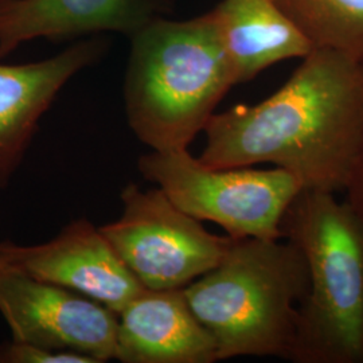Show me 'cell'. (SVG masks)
<instances>
[{
    "label": "cell",
    "mask_w": 363,
    "mask_h": 363,
    "mask_svg": "<svg viewBox=\"0 0 363 363\" xmlns=\"http://www.w3.org/2000/svg\"><path fill=\"white\" fill-rule=\"evenodd\" d=\"M0 261L31 277L64 286L121 311L144 286L117 256L100 228L85 218L70 222L48 242H0Z\"/></svg>",
    "instance_id": "cell-8"
},
{
    "label": "cell",
    "mask_w": 363,
    "mask_h": 363,
    "mask_svg": "<svg viewBox=\"0 0 363 363\" xmlns=\"http://www.w3.org/2000/svg\"><path fill=\"white\" fill-rule=\"evenodd\" d=\"M343 193L346 194L345 203L363 223V135Z\"/></svg>",
    "instance_id": "cell-15"
},
{
    "label": "cell",
    "mask_w": 363,
    "mask_h": 363,
    "mask_svg": "<svg viewBox=\"0 0 363 363\" xmlns=\"http://www.w3.org/2000/svg\"><path fill=\"white\" fill-rule=\"evenodd\" d=\"M0 363H96L89 357L67 352L54 351L19 342L11 339L10 342L0 343Z\"/></svg>",
    "instance_id": "cell-14"
},
{
    "label": "cell",
    "mask_w": 363,
    "mask_h": 363,
    "mask_svg": "<svg viewBox=\"0 0 363 363\" xmlns=\"http://www.w3.org/2000/svg\"><path fill=\"white\" fill-rule=\"evenodd\" d=\"M115 359L124 363H213L216 343L178 289L144 288L117 313Z\"/></svg>",
    "instance_id": "cell-11"
},
{
    "label": "cell",
    "mask_w": 363,
    "mask_h": 363,
    "mask_svg": "<svg viewBox=\"0 0 363 363\" xmlns=\"http://www.w3.org/2000/svg\"><path fill=\"white\" fill-rule=\"evenodd\" d=\"M121 202V216L100 230L144 288L189 286L213 269L232 242L208 232L159 187L144 191L128 184Z\"/></svg>",
    "instance_id": "cell-6"
},
{
    "label": "cell",
    "mask_w": 363,
    "mask_h": 363,
    "mask_svg": "<svg viewBox=\"0 0 363 363\" xmlns=\"http://www.w3.org/2000/svg\"><path fill=\"white\" fill-rule=\"evenodd\" d=\"M130 39L124 104L130 130L152 151L189 150L237 85L213 13L157 18Z\"/></svg>",
    "instance_id": "cell-2"
},
{
    "label": "cell",
    "mask_w": 363,
    "mask_h": 363,
    "mask_svg": "<svg viewBox=\"0 0 363 363\" xmlns=\"http://www.w3.org/2000/svg\"><path fill=\"white\" fill-rule=\"evenodd\" d=\"M106 40L82 39L54 57L19 65H0V189L23 163L39 121L58 93L81 70L106 52Z\"/></svg>",
    "instance_id": "cell-9"
},
{
    "label": "cell",
    "mask_w": 363,
    "mask_h": 363,
    "mask_svg": "<svg viewBox=\"0 0 363 363\" xmlns=\"http://www.w3.org/2000/svg\"><path fill=\"white\" fill-rule=\"evenodd\" d=\"M203 132L208 167L271 163L303 189L343 191L363 135V62L315 49L269 97L216 112Z\"/></svg>",
    "instance_id": "cell-1"
},
{
    "label": "cell",
    "mask_w": 363,
    "mask_h": 363,
    "mask_svg": "<svg viewBox=\"0 0 363 363\" xmlns=\"http://www.w3.org/2000/svg\"><path fill=\"white\" fill-rule=\"evenodd\" d=\"M0 315L13 340L48 350L76 352L96 363L115 359L116 312L1 261Z\"/></svg>",
    "instance_id": "cell-7"
},
{
    "label": "cell",
    "mask_w": 363,
    "mask_h": 363,
    "mask_svg": "<svg viewBox=\"0 0 363 363\" xmlns=\"http://www.w3.org/2000/svg\"><path fill=\"white\" fill-rule=\"evenodd\" d=\"M174 10V0H0V58L34 39L127 37Z\"/></svg>",
    "instance_id": "cell-10"
},
{
    "label": "cell",
    "mask_w": 363,
    "mask_h": 363,
    "mask_svg": "<svg viewBox=\"0 0 363 363\" xmlns=\"http://www.w3.org/2000/svg\"><path fill=\"white\" fill-rule=\"evenodd\" d=\"M208 330L217 359L274 357L289 361L308 268L291 241L232 238L220 262L183 288Z\"/></svg>",
    "instance_id": "cell-3"
},
{
    "label": "cell",
    "mask_w": 363,
    "mask_h": 363,
    "mask_svg": "<svg viewBox=\"0 0 363 363\" xmlns=\"http://www.w3.org/2000/svg\"><path fill=\"white\" fill-rule=\"evenodd\" d=\"M138 167L184 213L220 225L232 238H283L286 208L303 190L286 169H213L189 150L152 151Z\"/></svg>",
    "instance_id": "cell-5"
},
{
    "label": "cell",
    "mask_w": 363,
    "mask_h": 363,
    "mask_svg": "<svg viewBox=\"0 0 363 363\" xmlns=\"http://www.w3.org/2000/svg\"><path fill=\"white\" fill-rule=\"evenodd\" d=\"M235 84L313 49L274 0H222L211 10Z\"/></svg>",
    "instance_id": "cell-12"
},
{
    "label": "cell",
    "mask_w": 363,
    "mask_h": 363,
    "mask_svg": "<svg viewBox=\"0 0 363 363\" xmlns=\"http://www.w3.org/2000/svg\"><path fill=\"white\" fill-rule=\"evenodd\" d=\"M313 49L363 62V0H274Z\"/></svg>",
    "instance_id": "cell-13"
},
{
    "label": "cell",
    "mask_w": 363,
    "mask_h": 363,
    "mask_svg": "<svg viewBox=\"0 0 363 363\" xmlns=\"http://www.w3.org/2000/svg\"><path fill=\"white\" fill-rule=\"evenodd\" d=\"M281 233L308 268L289 361L363 363L362 222L335 194L303 189L286 208Z\"/></svg>",
    "instance_id": "cell-4"
}]
</instances>
